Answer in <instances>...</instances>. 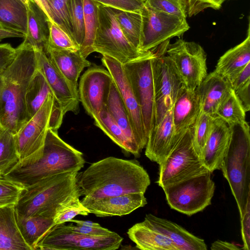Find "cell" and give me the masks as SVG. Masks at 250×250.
<instances>
[{
	"mask_svg": "<svg viewBox=\"0 0 250 250\" xmlns=\"http://www.w3.org/2000/svg\"><path fill=\"white\" fill-rule=\"evenodd\" d=\"M150 184L149 176L136 160L112 156L91 164L77 175L80 196L91 200L132 193H143Z\"/></svg>",
	"mask_w": 250,
	"mask_h": 250,
	"instance_id": "obj_1",
	"label": "cell"
},
{
	"mask_svg": "<svg viewBox=\"0 0 250 250\" xmlns=\"http://www.w3.org/2000/svg\"><path fill=\"white\" fill-rule=\"evenodd\" d=\"M36 69L35 49L23 41L16 48L14 59L1 74L0 125L14 134L29 121L25 95Z\"/></svg>",
	"mask_w": 250,
	"mask_h": 250,
	"instance_id": "obj_2",
	"label": "cell"
},
{
	"mask_svg": "<svg viewBox=\"0 0 250 250\" xmlns=\"http://www.w3.org/2000/svg\"><path fill=\"white\" fill-rule=\"evenodd\" d=\"M84 164L83 153L62 140L58 130L49 128L41 155L20 161L3 178L26 188L51 176L79 172Z\"/></svg>",
	"mask_w": 250,
	"mask_h": 250,
	"instance_id": "obj_3",
	"label": "cell"
},
{
	"mask_svg": "<svg viewBox=\"0 0 250 250\" xmlns=\"http://www.w3.org/2000/svg\"><path fill=\"white\" fill-rule=\"evenodd\" d=\"M78 172H67L44 178L24 188L15 206L18 213L26 216L53 218L57 209L76 196Z\"/></svg>",
	"mask_w": 250,
	"mask_h": 250,
	"instance_id": "obj_4",
	"label": "cell"
},
{
	"mask_svg": "<svg viewBox=\"0 0 250 250\" xmlns=\"http://www.w3.org/2000/svg\"><path fill=\"white\" fill-rule=\"evenodd\" d=\"M229 146L221 169L241 217L250 198V130L246 121L230 125Z\"/></svg>",
	"mask_w": 250,
	"mask_h": 250,
	"instance_id": "obj_5",
	"label": "cell"
},
{
	"mask_svg": "<svg viewBox=\"0 0 250 250\" xmlns=\"http://www.w3.org/2000/svg\"><path fill=\"white\" fill-rule=\"evenodd\" d=\"M211 173L208 171L163 188L169 207L190 216L210 205L215 189Z\"/></svg>",
	"mask_w": 250,
	"mask_h": 250,
	"instance_id": "obj_6",
	"label": "cell"
},
{
	"mask_svg": "<svg viewBox=\"0 0 250 250\" xmlns=\"http://www.w3.org/2000/svg\"><path fill=\"white\" fill-rule=\"evenodd\" d=\"M99 22L93 48L123 64L136 60L149 51L142 52L126 39L118 23L115 9L97 3Z\"/></svg>",
	"mask_w": 250,
	"mask_h": 250,
	"instance_id": "obj_7",
	"label": "cell"
},
{
	"mask_svg": "<svg viewBox=\"0 0 250 250\" xmlns=\"http://www.w3.org/2000/svg\"><path fill=\"white\" fill-rule=\"evenodd\" d=\"M169 40L161 45L152 59L154 92V124L158 125L173 106L184 85L172 61L166 54Z\"/></svg>",
	"mask_w": 250,
	"mask_h": 250,
	"instance_id": "obj_8",
	"label": "cell"
},
{
	"mask_svg": "<svg viewBox=\"0 0 250 250\" xmlns=\"http://www.w3.org/2000/svg\"><path fill=\"white\" fill-rule=\"evenodd\" d=\"M193 126L188 129L167 156L159 164L157 183L162 188L209 171L194 149Z\"/></svg>",
	"mask_w": 250,
	"mask_h": 250,
	"instance_id": "obj_9",
	"label": "cell"
},
{
	"mask_svg": "<svg viewBox=\"0 0 250 250\" xmlns=\"http://www.w3.org/2000/svg\"><path fill=\"white\" fill-rule=\"evenodd\" d=\"M123 240L114 231L107 235L91 236L73 231L62 224L52 228L38 243L36 250H115Z\"/></svg>",
	"mask_w": 250,
	"mask_h": 250,
	"instance_id": "obj_10",
	"label": "cell"
},
{
	"mask_svg": "<svg viewBox=\"0 0 250 250\" xmlns=\"http://www.w3.org/2000/svg\"><path fill=\"white\" fill-rule=\"evenodd\" d=\"M154 49L146 54L123 64L126 76L139 104L148 137L154 124V92L152 69Z\"/></svg>",
	"mask_w": 250,
	"mask_h": 250,
	"instance_id": "obj_11",
	"label": "cell"
},
{
	"mask_svg": "<svg viewBox=\"0 0 250 250\" xmlns=\"http://www.w3.org/2000/svg\"><path fill=\"white\" fill-rule=\"evenodd\" d=\"M141 13L142 52L152 50L171 38L180 36L190 27L186 18L155 11L145 5Z\"/></svg>",
	"mask_w": 250,
	"mask_h": 250,
	"instance_id": "obj_12",
	"label": "cell"
},
{
	"mask_svg": "<svg viewBox=\"0 0 250 250\" xmlns=\"http://www.w3.org/2000/svg\"><path fill=\"white\" fill-rule=\"evenodd\" d=\"M166 54L174 64L185 87L195 90L208 74L207 55L203 47L180 39L169 43Z\"/></svg>",
	"mask_w": 250,
	"mask_h": 250,
	"instance_id": "obj_13",
	"label": "cell"
},
{
	"mask_svg": "<svg viewBox=\"0 0 250 250\" xmlns=\"http://www.w3.org/2000/svg\"><path fill=\"white\" fill-rule=\"evenodd\" d=\"M55 99L49 94L37 112L15 134L20 161L39 157L42 154Z\"/></svg>",
	"mask_w": 250,
	"mask_h": 250,
	"instance_id": "obj_14",
	"label": "cell"
},
{
	"mask_svg": "<svg viewBox=\"0 0 250 250\" xmlns=\"http://www.w3.org/2000/svg\"><path fill=\"white\" fill-rule=\"evenodd\" d=\"M113 79L109 71L94 66L82 76L78 87L80 102L92 118L105 105Z\"/></svg>",
	"mask_w": 250,
	"mask_h": 250,
	"instance_id": "obj_15",
	"label": "cell"
},
{
	"mask_svg": "<svg viewBox=\"0 0 250 250\" xmlns=\"http://www.w3.org/2000/svg\"><path fill=\"white\" fill-rule=\"evenodd\" d=\"M103 64L110 73L124 104L139 144L143 149L146 146L147 136L144 125L139 104L125 74L123 64L106 55L101 59Z\"/></svg>",
	"mask_w": 250,
	"mask_h": 250,
	"instance_id": "obj_16",
	"label": "cell"
},
{
	"mask_svg": "<svg viewBox=\"0 0 250 250\" xmlns=\"http://www.w3.org/2000/svg\"><path fill=\"white\" fill-rule=\"evenodd\" d=\"M34 49L37 68L44 75L55 100L60 105L64 114L69 111L78 113L80 103L78 88L55 67L43 50Z\"/></svg>",
	"mask_w": 250,
	"mask_h": 250,
	"instance_id": "obj_17",
	"label": "cell"
},
{
	"mask_svg": "<svg viewBox=\"0 0 250 250\" xmlns=\"http://www.w3.org/2000/svg\"><path fill=\"white\" fill-rule=\"evenodd\" d=\"M81 201L90 213L100 217L127 215L147 204L143 193H132L95 200L83 197Z\"/></svg>",
	"mask_w": 250,
	"mask_h": 250,
	"instance_id": "obj_18",
	"label": "cell"
},
{
	"mask_svg": "<svg viewBox=\"0 0 250 250\" xmlns=\"http://www.w3.org/2000/svg\"><path fill=\"white\" fill-rule=\"evenodd\" d=\"M201 109L200 99L197 90H189L184 85L172 108L175 145L188 129L194 125Z\"/></svg>",
	"mask_w": 250,
	"mask_h": 250,
	"instance_id": "obj_19",
	"label": "cell"
},
{
	"mask_svg": "<svg viewBox=\"0 0 250 250\" xmlns=\"http://www.w3.org/2000/svg\"><path fill=\"white\" fill-rule=\"evenodd\" d=\"M231 134L230 125L219 117L214 116L211 131L201 156L204 165L211 173L221 169Z\"/></svg>",
	"mask_w": 250,
	"mask_h": 250,
	"instance_id": "obj_20",
	"label": "cell"
},
{
	"mask_svg": "<svg viewBox=\"0 0 250 250\" xmlns=\"http://www.w3.org/2000/svg\"><path fill=\"white\" fill-rule=\"evenodd\" d=\"M172 106L163 119L149 131L145 155L151 161L159 164L175 146Z\"/></svg>",
	"mask_w": 250,
	"mask_h": 250,
	"instance_id": "obj_21",
	"label": "cell"
},
{
	"mask_svg": "<svg viewBox=\"0 0 250 250\" xmlns=\"http://www.w3.org/2000/svg\"><path fill=\"white\" fill-rule=\"evenodd\" d=\"M143 221L170 239L177 250H207V245L203 239L174 222L150 213L146 214Z\"/></svg>",
	"mask_w": 250,
	"mask_h": 250,
	"instance_id": "obj_22",
	"label": "cell"
},
{
	"mask_svg": "<svg viewBox=\"0 0 250 250\" xmlns=\"http://www.w3.org/2000/svg\"><path fill=\"white\" fill-rule=\"evenodd\" d=\"M201 102V109L214 117L220 104L232 90L231 83L214 70L208 74L196 88Z\"/></svg>",
	"mask_w": 250,
	"mask_h": 250,
	"instance_id": "obj_23",
	"label": "cell"
},
{
	"mask_svg": "<svg viewBox=\"0 0 250 250\" xmlns=\"http://www.w3.org/2000/svg\"><path fill=\"white\" fill-rule=\"evenodd\" d=\"M250 62V30L239 44L226 52L219 59L214 71L231 83L237 75Z\"/></svg>",
	"mask_w": 250,
	"mask_h": 250,
	"instance_id": "obj_24",
	"label": "cell"
},
{
	"mask_svg": "<svg viewBox=\"0 0 250 250\" xmlns=\"http://www.w3.org/2000/svg\"><path fill=\"white\" fill-rule=\"evenodd\" d=\"M55 67L75 86L83 69L91 62L83 57L79 50H57L47 48L45 52Z\"/></svg>",
	"mask_w": 250,
	"mask_h": 250,
	"instance_id": "obj_25",
	"label": "cell"
},
{
	"mask_svg": "<svg viewBox=\"0 0 250 250\" xmlns=\"http://www.w3.org/2000/svg\"><path fill=\"white\" fill-rule=\"evenodd\" d=\"M32 250L18 227L15 205L0 208V250Z\"/></svg>",
	"mask_w": 250,
	"mask_h": 250,
	"instance_id": "obj_26",
	"label": "cell"
},
{
	"mask_svg": "<svg viewBox=\"0 0 250 250\" xmlns=\"http://www.w3.org/2000/svg\"><path fill=\"white\" fill-rule=\"evenodd\" d=\"M129 239L137 248L142 250H177L172 241L144 221L128 230Z\"/></svg>",
	"mask_w": 250,
	"mask_h": 250,
	"instance_id": "obj_27",
	"label": "cell"
},
{
	"mask_svg": "<svg viewBox=\"0 0 250 250\" xmlns=\"http://www.w3.org/2000/svg\"><path fill=\"white\" fill-rule=\"evenodd\" d=\"M27 10V33L23 41L45 52L49 34V20L44 12L33 1L30 2Z\"/></svg>",
	"mask_w": 250,
	"mask_h": 250,
	"instance_id": "obj_28",
	"label": "cell"
},
{
	"mask_svg": "<svg viewBox=\"0 0 250 250\" xmlns=\"http://www.w3.org/2000/svg\"><path fill=\"white\" fill-rule=\"evenodd\" d=\"M105 106L124 131L139 157L143 149L137 140L127 110L114 82L111 84Z\"/></svg>",
	"mask_w": 250,
	"mask_h": 250,
	"instance_id": "obj_29",
	"label": "cell"
},
{
	"mask_svg": "<svg viewBox=\"0 0 250 250\" xmlns=\"http://www.w3.org/2000/svg\"><path fill=\"white\" fill-rule=\"evenodd\" d=\"M27 7L21 0H0V28L27 33Z\"/></svg>",
	"mask_w": 250,
	"mask_h": 250,
	"instance_id": "obj_30",
	"label": "cell"
},
{
	"mask_svg": "<svg viewBox=\"0 0 250 250\" xmlns=\"http://www.w3.org/2000/svg\"><path fill=\"white\" fill-rule=\"evenodd\" d=\"M16 220L20 231L31 250H36L39 241L55 225L53 218L42 216H26L15 210Z\"/></svg>",
	"mask_w": 250,
	"mask_h": 250,
	"instance_id": "obj_31",
	"label": "cell"
},
{
	"mask_svg": "<svg viewBox=\"0 0 250 250\" xmlns=\"http://www.w3.org/2000/svg\"><path fill=\"white\" fill-rule=\"evenodd\" d=\"M51 94L53 95L50 87L43 74L37 67L28 83L25 95L29 120L37 112Z\"/></svg>",
	"mask_w": 250,
	"mask_h": 250,
	"instance_id": "obj_32",
	"label": "cell"
},
{
	"mask_svg": "<svg viewBox=\"0 0 250 250\" xmlns=\"http://www.w3.org/2000/svg\"><path fill=\"white\" fill-rule=\"evenodd\" d=\"M94 124L100 128L124 152L138 158L137 154L123 130L107 109L105 105L93 118Z\"/></svg>",
	"mask_w": 250,
	"mask_h": 250,
	"instance_id": "obj_33",
	"label": "cell"
},
{
	"mask_svg": "<svg viewBox=\"0 0 250 250\" xmlns=\"http://www.w3.org/2000/svg\"><path fill=\"white\" fill-rule=\"evenodd\" d=\"M20 161L15 134L0 125V179L3 178Z\"/></svg>",
	"mask_w": 250,
	"mask_h": 250,
	"instance_id": "obj_34",
	"label": "cell"
},
{
	"mask_svg": "<svg viewBox=\"0 0 250 250\" xmlns=\"http://www.w3.org/2000/svg\"><path fill=\"white\" fill-rule=\"evenodd\" d=\"M84 38L79 51L86 58L93 51V43L98 26L99 16L97 3L92 0H84Z\"/></svg>",
	"mask_w": 250,
	"mask_h": 250,
	"instance_id": "obj_35",
	"label": "cell"
},
{
	"mask_svg": "<svg viewBox=\"0 0 250 250\" xmlns=\"http://www.w3.org/2000/svg\"><path fill=\"white\" fill-rule=\"evenodd\" d=\"M115 15L120 28L126 39L140 51L142 22L141 12L115 9Z\"/></svg>",
	"mask_w": 250,
	"mask_h": 250,
	"instance_id": "obj_36",
	"label": "cell"
},
{
	"mask_svg": "<svg viewBox=\"0 0 250 250\" xmlns=\"http://www.w3.org/2000/svg\"><path fill=\"white\" fill-rule=\"evenodd\" d=\"M215 116L222 118L230 125L246 120V112L232 89L219 105Z\"/></svg>",
	"mask_w": 250,
	"mask_h": 250,
	"instance_id": "obj_37",
	"label": "cell"
},
{
	"mask_svg": "<svg viewBox=\"0 0 250 250\" xmlns=\"http://www.w3.org/2000/svg\"><path fill=\"white\" fill-rule=\"evenodd\" d=\"M213 119L214 117L205 113L201 109L193 126V145L201 159L211 131Z\"/></svg>",
	"mask_w": 250,
	"mask_h": 250,
	"instance_id": "obj_38",
	"label": "cell"
},
{
	"mask_svg": "<svg viewBox=\"0 0 250 250\" xmlns=\"http://www.w3.org/2000/svg\"><path fill=\"white\" fill-rule=\"evenodd\" d=\"M47 1L53 22L74 41L67 0H47Z\"/></svg>",
	"mask_w": 250,
	"mask_h": 250,
	"instance_id": "obj_39",
	"label": "cell"
},
{
	"mask_svg": "<svg viewBox=\"0 0 250 250\" xmlns=\"http://www.w3.org/2000/svg\"><path fill=\"white\" fill-rule=\"evenodd\" d=\"M84 0H67L74 40L79 47L84 38Z\"/></svg>",
	"mask_w": 250,
	"mask_h": 250,
	"instance_id": "obj_40",
	"label": "cell"
},
{
	"mask_svg": "<svg viewBox=\"0 0 250 250\" xmlns=\"http://www.w3.org/2000/svg\"><path fill=\"white\" fill-rule=\"evenodd\" d=\"M79 197H74L57 209L53 218L55 225L69 222L78 215L87 216L90 213L89 209L81 202Z\"/></svg>",
	"mask_w": 250,
	"mask_h": 250,
	"instance_id": "obj_41",
	"label": "cell"
},
{
	"mask_svg": "<svg viewBox=\"0 0 250 250\" xmlns=\"http://www.w3.org/2000/svg\"><path fill=\"white\" fill-rule=\"evenodd\" d=\"M49 25L47 48L57 50H79V45L56 24L49 21Z\"/></svg>",
	"mask_w": 250,
	"mask_h": 250,
	"instance_id": "obj_42",
	"label": "cell"
},
{
	"mask_svg": "<svg viewBox=\"0 0 250 250\" xmlns=\"http://www.w3.org/2000/svg\"><path fill=\"white\" fill-rule=\"evenodd\" d=\"M144 5L155 11L187 18L186 0H145Z\"/></svg>",
	"mask_w": 250,
	"mask_h": 250,
	"instance_id": "obj_43",
	"label": "cell"
},
{
	"mask_svg": "<svg viewBox=\"0 0 250 250\" xmlns=\"http://www.w3.org/2000/svg\"><path fill=\"white\" fill-rule=\"evenodd\" d=\"M24 187L10 180L0 179V208L16 205Z\"/></svg>",
	"mask_w": 250,
	"mask_h": 250,
	"instance_id": "obj_44",
	"label": "cell"
},
{
	"mask_svg": "<svg viewBox=\"0 0 250 250\" xmlns=\"http://www.w3.org/2000/svg\"><path fill=\"white\" fill-rule=\"evenodd\" d=\"M98 3L114 9L133 12H141L144 0H92Z\"/></svg>",
	"mask_w": 250,
	"mask_h": 250,
	"instance_id": "obj_45",
	"label": "cell"
},
{
	"mask_svg": "<svg viewBox=\"0 0 250 250\" xmlns=\"http://www.w3.org/2000/svg\"><path fill=\"white\" fill-rule=\"evenodd\" d=\"M223 2V0H187V16H195L208 8L219 9Z\"/></svg>",
	"mask_w": 250,
	"mask_h": 250,
	"instance_id": "obj_46",
	"label": "cell"
},
{
	"mask_svg": "<svg viewBox=\"0 0 250 250\" xmlns=\"http://www.w3.org/2000/svg\"><path fill=\"white\" fill-rule=\"evenodd\" d=\"M241 219V231L244 250H250V198L248 199Z\"/></svg>",
	"mask_w": 250,
	"mask_h": 250,
	"instance_id": "obj_47",
	"label": "cell"
},
{
	"mask_svg": "<svg viewBox=\"0 0 250 250\" xmlns=\"http://www.w3.org/2000/svg\"><path fill=\"white\" fill-rule=\"evenodd\" d=\"M69 229L78 233L91 236H104L110 234L113 232L107 229L102 227L100 224L95 226L74 225L73 223L65 225Z\"/></svg>",
	"mask_w": 250,
	"mask_h": 250,
	"instance_id": "obj_48",
	"label": "cell"
},
{
	"mask_svg": "<svg viewBox=\"0 0 250 250\" xmlns=\"http://www.w3.org/2000/svg\"><path fill=\"white\" fill-rule=\"evenodd\" d=\"M16 55V48L10 43L0 44V74L11 63Z\"/></svg>",
	"mask_w": 250,
	"mask_h": 250,
	"instance_id": "obj_49",
	"label": "cell"
},
{
	"mask_svg": "<svg viewBox=\"0 0 250 250\" xmlns=\"http://www.w3.org/2000/svg\"><path fill=\"white\" fill-rule=\"evenodd\" d=\"M250 81L233 90L244 111L247 112L250 109Z\"/></svg>",
	"mask_w": 250,
	"mask_h": 250,
	"instance_id": "obj_50",
	"label": "cell"
},
{
	"mask_svg": "<svg viewBox=\"0 0 250 250\" xmlns=\"http://www.w3.org/2000/svg\"><path fill=\"white\" fill-rule=\"evenodd\" d=\"M250 81V62L237 75L231 83L232 89L235 90Z\"/></svg>",
	"mask_w": 250,
	"mask_h": 250,
	"instance_id": "obj_51",
	"label": "cell"
},
{
	"mask_svg": "<svg viewBox=\"0 0 250 250\" xmlns=\"http://www.w3.org/2000/svg\"><path fill=\"white\" fill-rule=\"evenodd\" d=\"M210 249L212 250H239L242 249V248H240L237 245L233 243L217 240L211 244Z\"/></svg>",
	"mask_w": 250,
	"mask_h": 250,
	"instance_id": "obj_52",
	"label": "cell"
},
{
	"mask_svg": "<svg viewBox=\"0 0 250 250\" xmlns=\"http://www.w3.org/2000/svg\"><path fill=\"white\" fill-rule=\"evenodd\" d=\"M24 37V35L21 33L0 28V42L6 38Z\"/></svg>",
	"mask_w": 250,
	"mask_h": 250,
	"instance_id": "obj_53",
	"label": "cell"
},
{
	"mask_svg": "<svg viewBox=\"0 0 250 250\" xmlns=\"http://www.w3.org/2000/svg\"><path fill=\"white\" fill-rule=\"evenodd\" d=\"M34 2L45 14L50 21L53 22L51 11L50 10L47 0H32Z\"/></svg>",
	"mask_w": 250,
	"mask_h": 250,
	"instance_id": "obj_54",
	"label": "cell"
},
{
	"mask_svg": "<svg viewBox=\"0 0 250 250\" xmlns=\"http://www.w3.org/2000/svg\"><path fill=\"white\" fill-rule=\"evenodd\" d=\"M24 4L28 7L31 1H33L32 0H21Z\"/></svg>",
	"mask_w": 250,
	"mask_h": 250,
	"instance_id": "obj_55",
	"label": "cell"
},
{
	"mask_svg": "<svg viewBox=\"0 0 250 250\" xmlns=\"http://www.w3.org/2000/svg\"><path fill=\"white\" fill-rule=\"evenodd\" d=\"M1 84H2V77H1V74H0V89L1 88Z\"/></svg>",
	"mask_w": 250,
	"mask_h": 250,
	"instance_id": "obj_56",
	"label": "cell"
},
{
	"mask_svg": "<svg viewBox=\"0 0 250 250\" xmlns=\"http://www.w3.org/2000/svg\"><path fill=\"white\" fill-rule=\"evenodd\" d=\"M225 0H223V1H225Z\"/></svg>",
	"mask_w": 250,
	"mask_h": 250,
	"instance_id": "obj_57",
	"label": "cell"
},
{
	"mask_svg": "<svg viewBox=\"0 0 250 250\" xmlns=\"http://www.w3.org/2000/svg\"></svg>",
	"mask_w": 250,
	"mask_h": 250,
	"instance_id": "obj_58",
	"label": "cell"
},
{
	"mask_svg": "<svg viewBox=\"0 0 250 250\" xmlns=\"http://www.w3.org/2000/svg\"><path fill=\"white\" fill-rule=\"evenodd\" d=\"M187 1V0H186Z\"/></svg>",
	"mask_w": 250,
	"mask_h": 250,
	"instance_id": "obj_59",
	"label": "cell"
}]
</instances>
